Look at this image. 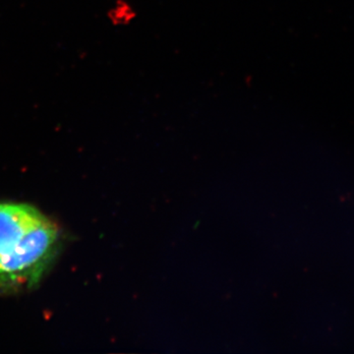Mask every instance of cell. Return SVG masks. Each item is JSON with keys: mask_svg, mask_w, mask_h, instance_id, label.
I'll return each mask as SVG.
<instances>
[{"mask_svg": "<svg viewBox=\"0 0 354 354\" xmlns=\"http://www.w3.org/2000/svg\"><path fill=\"white\" fill-rule=\"evenodd\" d=\"M59 230L34 207L0 203V293L38 285L60 247Z\"/></svg>", "mask_w": 354, "mask_h": 354, "instance_id": "1", "label": "cell"}, {"mask_svg": "<svg viewBox=\"0 0 354 354\" xmlns=\"http://www.w3.org/2000/svg\"><path fill=\"white\" fill-rule=\"evenodd\" d=\"M113 12L115 13V18L118 20V23H127L133 17V11L127 4H124L123 7L118 6L114 9Z\"/></svg>", "mask_w": 354, "mask_h": 354, "instance_id": "2", "label": "cell"}]
</instances>
